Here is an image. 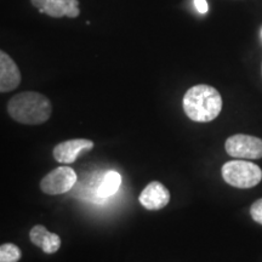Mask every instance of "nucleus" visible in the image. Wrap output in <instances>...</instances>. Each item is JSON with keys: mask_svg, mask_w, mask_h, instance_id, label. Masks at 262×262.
I'll return each mask as SVG.
<instances>
[{"mask_svg": "<svg viewBox=\"0 0 262 262\" xmlns=\"http://www.w3.org/2000/svg\"><path fill=\"white\" fill-rule=\"evenodd\" d=\"M122 185V176L117 171H108L103 176L102 181L97 187L96 194L98 198L106 199L111 195H114Z\"/></svg>", "mask_w": 262, "mask_h": 262, "instance_id": "obj_11", "label": "nucleus"}, {"mask_svg": "<svg viewBox=\"0 0 262 262\" xmlns=\"http://www.w3.org/2000/svg\"><path fill=\"white\" fill-rule=\"evenodd\" d=\"M32 5L40 14H47L54 18H77L80 15L78 0H31Z\"/></svg>", "mask_w": 262, "mask_h": 262, "instance_id": "obj_6", "label": "nucleus"}, {"mask_svg": "<svg viewBox=\"0 0 262 262\" xmlns=\"http://www.w3.org/2000/svg\"><path fill=\"white\" fill-rule=\"evenodd\" d=\"M226 152L234 158H262V140L249 135H234L228 137L225 143Z\"/></svg>", "mask_w": 262, "mask_h": 262, "instance_id": "obj_5", "label": "nucleus"}, {"mask_svg": "<svg viewBox=\"0 0 262 262\" xmlns=\"http://www.w3.org/2000/svg\"><path fill=\"white\" fill-rule=\"evenodd\" d=\"M22 256L17 245L5 243L0 245V262H18Z\"/></svg>", "mask_w": 262, "mask_h": 262, "instance_id": "obj_12", "label": "nucleus"}, {"mask_svg": "<svg viewBox=\"0 0 262 262\" xmlns=\"http://www.w3.org/2000/svg\"><path fill=\"white\" fill-rule=\"evenodd\" d=\"M194 5L195 9L201 14H206L208 12V3H206V0H194Z\"/></svg>", "mask_w": 262, "mask_h": 262, "instance_id": "obj_14", "label": "nucleus"}, {"mask_svg": "<svg viewBox=\"0 0 262 262\" xmlns=\"http://www.w3.org/2000/svg\"><path fill=\"white\" fill-rule=\"evenodd\" d=\"M29 239L35 247L40 248L45 254H55L61 248L60 235L49 232L42 225L33 226L29 232Z\"/></svg>", "mask_w": 262, "mask_h": 262, "instance_id": "obj_10", "label": "nucleus"}, {"mask_svg": "<svg viewBox=\"0 0 262 262\" xmlns=\"http://www.w3.org/2000/svg\"><path fill=\"white\" fill-rule=\"evenodd\" d=\"M182 106L186 116L193 122L208 123L212 122L220 114L222 97L210 85H195L185 94Z\"/></svg>", "mask_w": 262, "mask_h": 262, "instance_id": "obj_2", "label": "nucleus"}, {"mask_svg": "<svg viewBox=\"0 0 262 262\" xmlns=\"http://www.w3.org/2000/svg\"><path fill=\"white\" fill-rule=\"evenodd\" d=\"M139 201L147 210H160L169 204L170 192L163 183L153 181L141 192Z\"/></svg>", "mask_w": 262, "mask_h": 262, "instance_id": "obj_8", "label": "nucleus"}, {"mask_svg": "<svg viewBox=\"0 0 262 262\" xmlns=\"http://www.w3.org/2000/svg\"><path fill=\"white\" fill-rule=\"evenodd\" d=\"M77 179V172L70 166H58L41 179L40 189L49 195L64 194L74 187Z\"/></svg>", "mask_w": 262, "mask_h": 262, "instance_id": "obj_4", "label": "nucleus"}, {"mask_svg": "<svg viewBox=\"0 0 262 262\" xmlns=\"http://www.w3.org/2000/svg\"><path fill=\"white\" fill-rule=\"evenodd\" d=\"M250 215L254 221H256L257 224L262 225V198L257 199V201L251 205Z\"/></svg>", "mask_w": 262, "mask_h": 262, "instance_id": "obj_13", "label": "nucleus"}, {"mask_svg": "<svg viewBox=\"0 0 262 262\" xmlns=\"http://www.w3.org/2000/svg\"><path fill=\"white\" fill-rule=\"evenodd\" d=\"M95 143L88 139H73L60 142L54 147L52 156L56 162L61 164H72L77 160L78 156L85 150H91Z\"/></svg>", "mask_w": 262, "mask_h": 262, "instance_id": "obj_7", "label": "nucleus"}, {"mask_svg": "<svg viewBox=\"0 0 262 262\" xmlns=\"http://www.w3.org/2000/svg\"><path fill=\"white\" fill-rule=\"evenodd\" d=\"M222 178L235 188H251L262 180V170L256 164L247 160H231L221 169Z\"/></svg>", "mask_w": 262, "mask_h": 262, "instance_id": "obj_3", "label": "nucleus"}, {"mask_svg": "<svg viewBox=\"0 0 262 262\" xmlns=\"http://www.w3.org/2000/svg\"><path fill=\"white\" fill-rule=\"evenodd\" d=\"M18 66L5 51L0 50V93H10L21 84Z\"/></svg>", "mask_w": 262, "mask_h": 262, "instance_id": "obj_9", "label": "nucleus"}, {"mask_svg": "<svg viewBox=\"0 0 262 262\" xmlns=\"http://www.w3.org/2000/svg\"><path fill=\"white\" fill-rule=\"evenodd\" d=\"M8 113L17 123L40 125L50 119L52 103L45 95L35 91H25L10 98Z\"/></svg>", "mask_w": 262, "mask_h": 262, "instance_id": "obj_1", "label": "nucleus"}]
</instances>
